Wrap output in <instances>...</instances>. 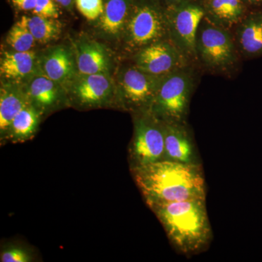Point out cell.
Wrapping results in <instances>:
<instances>
[{
	"instance_id": "6da1fadb",
	"label": "cell",
	"mask_w": 262,
	"mask_h": 262,
	"mask_svg": "<svg viewBox=\"0 0 262 262\" xmlns=\"http://www.w3.org/2000/svg\"><path fill=\"white\" fill-rule=\"evenodd\" d=\"M147 206L193 199H206L202 165L163 160L131 169Z\"/></svg>"
},
{
	"instance_id": "7a4b0ae2",
	"label": "cell",
	"mask_w": 262,
	"mask_h": 262,
	"mask_svg": "<svg viewBox=\"0 0 262 262\" xmlns=\"http://www.w3.org/2000/svg\"><path fill=\"white\" fill-rule=\"evenodd\" d=\"M163 226L170 242L187 256L201 253L212 239L206 199H193L148 206Z\"/></svg>"
},
{
	"instance_id": "3957f363",
	"label": "cell",
	"mask_w": 262,
	"mask_h": 262,
	"mask_svg": "<svg viewBox=\"0 0 262 262\" xmlns=\"http://www.w3.org/2000/svg\"><path fill=\"white\" fill-rule=\"evenodd\" d=\"M136 117L134 134L128 149L131 169L165 160L163 122L149 110Z\"/></svg>"
},
{
	"instance_id": "277c9868",
	"label": "cell",
	"mask_w": 262,
	"mask_h": 262,
	"mask_svg": "<svg viewBox=\"0 0 262 262\" xmlns=\"http://www.w3.org/2000/svg\"><path fill=\"white\" fill-rule=\"evenodd\" d=\"M165 31V22L161 10L151 3H134L122 37L127 48L140 51L159 42Z\"/></svg>"
},
{
	"instance_id": "5b68a950",
	"label": "cell",
	"mask_w": 262,
	"mask_h": 262,
	"mask_svg": "<svg viewBox=\"0 0 262 262\" xmlns=\"http://www.w3.org/2000/svg\"><path fill=\"white\" fill-rule=\"evenodd\" d=\"M190 84L183 74L162 81L149 110L163 121L182 123L187 115Z\"/></svg>"
},
{
	"instance_id": "8992f818",
	"label": "cell",
	"mask_w": 262,
	"mask_h": 262,
	"mask_svg": "<svg viewBox=\"0 0 262 262\" xmlns=\"http://www.w3.org/2000/svg\"><path fill=\"white\" fill-rule=\"evenodd\" d=\"M160 83L157 76L146 73L137 67L127 69L119 82L122 102L130 108L149 110Z\"/></svg>"
},
{
	"instance_id": "52a82bcc",
	"label": "cell",
	"mask_w": 262,
	"mask_h": 262,
	"mask_svg": "<svg viewBox=\"0 0 262 262\" xmlns=\"http://www.w3.org/2000/svg\"><path fill=\"white\" fill-rule=\"evenodd\" d=\"M70 89L75 102L84 107L103 106L111 101L114 93L111 79L105 74H79Z\"/></svg>"
},
{
	"instance_id": "ba28073f",
	"label": "cell",
	"mask_w": 262,
	"mask_h": 262,
	"mask_svg": "<svg viewBox=\"0 0 262 262\" xmlns=\"http://www.w3.org/2000/svg\"><path fill=\"white\" fill-rule=\"evenodd\" d=\"M163 122L165 160L187 165H202L190 134L182 123Z\"/></svg>"
},
{
	"instance_id": "9c48e42d",
	"label": "cell",
	"mask_w": 262,
	"mask_h": 262,
	"mask_svg": "<svg viewBox=\"0 0 262 262\" xmlns=\"http://www.w3.org/2000/svg\"><path fill=\"white\" fill-rule=\"evenodd\" d=\"M39 65L42 75L63 89L67 87L70 89L77 75L75 58L70 50L64 46H56L48 50L40 58Z\"/></svg>"
},
{
	"instance_id": "30bf717a",
	"label": "cell",
	"mask_w": 262,
	"mask_h": 262,
	"mask_svg": "<svg viewBox=\"0 0 262 262\" xmlns=\"http://www.w3.org/2000/svg\"><path fill=\"white\" fill-rule=\"evenodd\" d=\"M179 61L176 50L168 43L160 41L142 48L136 57L137 68L157 77L173 71Z\"/></svg>"
},
{
	"instance_id": "8fae6325",
	"label": "cell",
	"mask_w": 262,
	"mask_h": 262,
	"mask_svg": "<svg viewBox=\"0 0 262 262\" xmlns=\"http://www.w3.org/2000/svg\"><path fill=\"white\" fill-rule=\"evenodd\" d=\"M200 50L205 61L213 66L229 63L233 57V45L228 34L221 29L206 26L201 33Z\"/></svg>"
},
{
	"instance_id": "7c38bea8",
	"label": "cell",
	"mask_w": 262,
	"mask_h": 262,
	"mask_svg": "<svg viewBox=\"0 0 262 262\" xmlns=\"http://www.w3.org/2000/svg\"><path fill=\"white\" fill-rule=\"evenodd\" d=\"M63 89L42 74L33 76L26 91L30 103L44 114L59 106L63 101Z\"/></svg>"
},
{
	"instance_id": "4fadbf2b",
	"label": "cell",
	"mask_w": 262,
	"mask_h": 262,
	"mask_svg": "<svg viewBox=\"0 0 262 262\" xmlns=\"http://www.w3.org/2000/svg\"><path fill=\"white\" fill-rule=\"evenodd\" d=\"M75 59L79 74L93 75L110 72V61L102 45L94 41L82 40L75 48Z\"/></svg>"
},
{
	"instance_id": "5bb4252c",
	"label": "cell",
	"mask_w": 262,
	"mask_h": 262,
	"mask_svg": "<svg viewBox=\"0 0 262 262\" xmlns=\"http://www.w3.org/2000/svg\"><path fill=\"white\" fill-rule=\"evenodd\" d=\"M104 10L98 27L108 38L122 36L135 0H103Z\"/></svg>"
},
{
	"instance_id": "9a60e30c",
	"label": "cell",
	"mask_w": 262,
	"mask_h": 262,
	"mask_svg": "<svg viewBox=\"0 0 262 262\" xmlns=\"http://www.w3.org/2000/svg\"><path fill=\"white\" fill-rule=\"evenodd\" d=\"M30 103L27 91L17 84H3L0 93V133L4 140L13 119L19 112Z\"/></svg>"
},
{
	"instance_id": "2e32d148",
	"label": "cell",
	"mask_w": 262,
	"mask_h": 262,
	"mask_svg": "<svg viewBox=\"0 0 262 262\" xmlns=\"http://www.w3.org/2000/svg\"><path fill=\"white\" fill-rule=\"evenodd\" d=\"M37 59L34 52L10 51L3 55L0 63L2 77L10 82H17L32 77Z\"/></svg>"
},
{
	"instance_id": "e0dca14e",
	"label": "cell",
	"mask_w": 262,
	"mask_h": 262,
	"mask_svg": "<svg viewBox=\"0 0 262 262\" xmlns=\"http://www.w3.org/2000/svg\"><path fill=\"white\" fill-rule=\"evenodd\" d=\"M204 15V12L196 5H188L177 12L173 20V27L179 40L188 51H194L198 27Z\"/></svg>"
},
{
	"instance_id": "ac0fdd59",
	"label": "cell",
	"mask_w": 262,
	"mask_h": 262,
	"mask_svg": "<svg viewBox=\"0 0 262 262\" xmlns=\"http://www.w3.org/2000/svg\"><path fill=\"white\" fill-rule=\"evenodd\" d=\"M43 114L29 103L13 119L5 141L21 143L32 139L37 132Z\"/></svg>"
},
{
	"instance_id": "d6986e66",
	"label": "cell",
	"mask_w": 262,
	"mask_h": 262,
	"mask_svg": "<svg viewBox=\"0 0 262 262\" xmlns=\"http://www.w3.org/2000/svg\"><path fill=\"white\" fill-rule=\"evenodd\" d=\"M20 20L27 26L35 40L41 44L55 40L61 33V24L56 19L34 15L30 17L23 16Z\"/></svg>"
},
{
	"instance_id": "ffe728a7",
	"label": "cell",
	"mask_w": 262,
	"mask_h": 262,
	"mask_svg": "<svg viewBox=\"0 0 262 262\" xmlns=\"http://www.w3.org/2000/svg\"><path fill=\"white\" fill-rule=\"evenodd\" d=\"M239 42L249 54L262 53V16L247 20L239 32Z\"/></svg>"
},
{
	"instance_id": "44dd1931",
	"label": "cell",
	"mask_w": 262,
	"mask_h": 262,
	"mask_svg": "<svg viewBox=\"0 0 262 262\" xmlns=\"http://www.w3.org/2000/svg\"><path fill=\"white\" fill-rule=\"evenodd\" d=\"M6 41L13 51L18 52L32 51L37 42L27 26L20 20L10 29Z\"/></svg>"
},
{
	"instance_id": "7402d4cb",
	"label": "cell",
	"mask_w": 262,
	"mask_h": 262,
	"mask_svg": "<svg viewBox=\"0 0 262 262\" xmlns=\"http://www.w3.org/2000/svg\"><path fill=\"white\" fill-rule=\"evenodd\" d=\"M210 8L217 18L226 21L236 20L243 10L241 0H210Z\"/></svg>"
},
{
	"instance_id": "603a6c76",
	"label": "cell",
	"mask_w": 262,
	"mask_h": 262,
	"mask_svg": "<svg viewBox=\"0 0 262 262\" xmlns=\"http://www.w3.org/2000/svg\"><path fill=\"white\" fill-rule=\"evenodd\" d=\"M75 3L77 10L89 20L101 18L104 10L103 0H75Z\"/></svg>"
},
{
	"instance_id": "cb8c5ba5",
	"label": "cell",
	"mask_w": 262,
	"mask_h": 262,
	"mask_svg": "<svg viewBox=\"0 0 262 262\" xmlns=\"http://www.w3.org/2000/svg\"><path fill=\"white\" fill-rule=\"evenodd\" d=\"M2 262H29L32 261V255L27 249L18 246H10L2 251Z\"/></svg>"
},
{
	"instance_id": "d4e9b609",
	"label": "cell",
	"mask_w": 262,
	"mask_h": 262,
	"mask_svg": "<svg viewBox=\"0 0 262 262\" xmlns=\"http://www.w3.org/2000/svg\"><path fill=\"white\" fill-rule=\"evenodd\" d=\"M33 14L45 18L56 19L59 12L53 0H37L35 8L32 10Z\"/></svg>"
},
{
	"instance_id": "484cf974",
	"label": "cell",
	"mask_w": 262,
	"mask_h": 262,
	"mask_svg": "<svg viewBox=\"0 0 262 262\" xmlns=\"http://www.w3.org/2000/svg\"><path fill=\"white\" fill-rule=\"evenodd\" d=\"M13 5L18 9L22 10H33L37 4V0H12Z\"/></svg>"
},
{
	"instance_id": "4316f807",
	"label": "cell",
	"mask_w": 262,
	"mask_h": 262,
	"mask_svg": "<svg viewBox=\"0 0 262 262\" xmlns=\"http://www.w3.org/2000/svg\"><path fill=\"white\" fill-rule=\"evenodd\" d=\"M72 0H63V3H62V6L65 7V8H69L72 5Z\"/></svg>"
},
{
	"instance_id": "83f0119b",
	"label": "cell",
	"mask_w": 262,
	"mask_h": 262,
	"mask_svg": "<svg viewBox=\"0 0 262 262\" xmlns=\"http://www.w3.org/2000/svg\"><path fill=\"white\" fill-rule=\"evenodd\" d=\"M57 3H59L60 5H62V3H63V0H56Z\"/></svg>"
},
{
	"instance_id": "f1b7e54d",
	"label": "cell",
	"mask_w": 262,
	"mask_h": 262,
	"mask_svg": "<svg viewBox=\"0 0 262 262\" xmlns=\"http://www.w3.org/2000/svg\"><path fill=\"white\" fill-rule=\"evenodd\" d=\"M251 1L256 2V1H261V0H251Z\"/></svg>"
},
{
	"instance_id": "f546056e",
	"label": "cell",
	"mask_w": 262,
	"mask_h": 262,
	"mask_svg": "<svg viewBox=\"0 0 262 262\" xmlns=\"http://www.w3.org/2000/svg\"><path fill=\"white\" fill-rule=\"evenodd\" d=\"M173 1H178V0H173Z\"/></svg>"
}]
</instances>
